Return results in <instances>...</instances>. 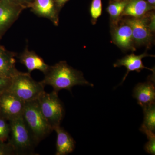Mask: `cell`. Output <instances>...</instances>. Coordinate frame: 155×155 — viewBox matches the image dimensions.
I'll return each instance as SVG.
<instances>
[{"label":"cell","instance_id":"8","mask_svg":"<svg viewBox=\"0 0 155 155\" xmlns=\"http://www.w3.org/2000/svg\"><path fill=\"white\" fill-rule=\"evenodd\" d=\"M25 103L9 91L0 96V116L8 121L22 116Z\"/></svg>","mask_w":155,"mask_h":155},{"label":"cell","instance_id":"4","mask_svg":"<svg viewBox=\"0 0 155 155\" xmlns=\"http://www.w3.org/2000/svg\"><path fill=\"white\" fill-rule=\"evenodd\" d=\"M11 139L9 142L16 150L18 155L33 154L37 144L22 118L9 120Z\"/></svg>","mask_w":155,"mask_h":155},{"label":"cell","instance_id":"12","mask_svg":"<svg viewBox=\"0 0 155 155\" xmlns=\"http://www.w3.org/2000/svg\"><path fill=\"white\" fill-rule=\"evenodd\" d=\"M18 58L20 63L26 67L29 73L34 70H38L45 74L50 67L45 63L42 58L34 51H29L27 47L19 55Z\"/></svg>","mask_w":155,"mask_h":155},{"label":"cell","instance_id":"21","mask_svg":"<svg viewBox=\"0 0 155 155\" xmlns=\"http://www.w3.org/2000/svg\"><path fill=\"white\" fill-rule=\"evenodd\" d=\"M8 120L0 116V141L5 142L8 138L10 134V123Z\"/></svg>","mask_w":155,"mask_h":155},{"label":"cell","instance_id":"13","mask_svg":"<svg viewBox=\"0 0 155 155\" xmlns=\"http://www.w3.org/2000/svg\"><path fill=\"white\" fill-rule=\"evenodd\" d=\"M147 57H154V56L148 54L147 52L143 53L139 55H136L132 53L130 55L125 56L124 58L116 61L114 64V67H125L127 69V72L123 78L121 84L124 82L128 73L131 71L140 72L144 69H149L153 72L154 71L153 69L147 68L143 65L142 59Z\"/></svg>","mask_w":155,"mask_h":155},{"label":"cell","instance_id":"14","mask_svg":"<svg viewBox=\"0 0 155 155\" xmlns=\"http://www.w3.org/2000/svg\"><path fill=\"white\" fill-rule=\"evenodd\" d=\"M16 53L0 45V76L12 78L19 73L16 67Z\"/></svg>","mask_w":155,"mask_h":155},{"label":"cell","instance_id":"5","mask_svg":"<svg viewBox=\"0 0 155 155\" xmlns=\"http://www.w3.org/2000/svg\"><path fill=\"white\" fill-rule=\"evenodd\" d=\"M37 100L43 116L53 130L60 126L65 112L58 92L53 91L48 93L45 91Z\"/></svg>","mask_w":155,"mask_h":155},{"label":"cell","instance_id":"16","mask_svg":"<svg viewBox=\"0 0 155 155\" xmlns=\"http://www.w3.org/2000/svg\"><path fill=\"white\" fill-rule=\"evenodd\" d=\"M154 9L155 7L150 5L145 0H129L122 13V17H141Z\"/></svg>","mask_w":155,"mask_h":155},{"label":"cell","instance_id":"15","mask_svg":"<svg viewBox=\"0 0 155 155\" xmlns=\"http://www.w3.org/2000/svg\"><path fill=\"white\" fill-rule=\"evenodd\" d=\"M57 134L56 155H66L72 153L75 142L71 136L63 127L59 126L54 129Z\"/></svg>","mask_w":155,"mask_h":155},{"label":"cell","instance_id":"27","mask_svg":"<svg viewBox=\"0 0 155 155\" xmlns=\"http://www.w3.org/2000/svg\"><path fill=\"white\" fill-rule=\"evenodd\" d=\"M26 2H27V4H28V5H29V4H30V3H31V2H32V1H33V0H26Z\"/></svg>","mask_w":155,"mask_h":155},{"label":"cell","instance_id":"2","mask_svg":"<svg viewBox=\"0 0 155 155\" xmlns=\"http://www.w3.org/2000/svg\"><path fill=\"white\" fill-rule=\"evenodd\" d=\"M22 116L36 144L53 130L43 116L37 100L25 103Z\"/></svg>","mask_w":155,"mask_h":155},{"label":"cell","instance_id":"23","mask_svg":"<svg viewBox=\"0 0 155 155\" xmlns=\"http://www.w3.org/2000/svg\"><path fill=\"white\" fill-rule=\"evenodd\" d=\"M11 81L12 78L0 76V96L8 91Z\"/></svg>","mask_w":155,"mask_h":155},{"label":"cell","instance_id":"19","mask_svg":"<svg viewBox=\"0 0 155 155\" xmlns=\"http://www.w3.org/2000/svg\"><path fill=\"white\" fill-rule=\"evenodd\" d=\"M102 0H92L90 8L91 22L93 25L96 23L97 20L102 14Z\"/></svg>","mask_w":155,"mask_h":155},{"label":"cell","instance_id":"17","mask_svg":"<svg viewBox=\"0 0 155 155\" xmlns=\"http://www.w3.org/2000/svg\"><path fill=\"white\" fill-rule=\"evenodd\" d=\"M129 0L111 1L107 8V11L110 15L112 25L118 24L122 18V15Z\"/></svg>","mask_w":155,"mask_h":155},{"label":"cell","instance_id":"6","mask_svg":"<svg viewBox=\"0 0 155 155\" xmlns=\"http://www.w3.org/2000/svg\"><path fill=\"white\" fill-rule=\"evenodd\" d=\"M150 11L143 17L138 18L130 17L123 20L131 28L134 44L137 45L148 46L151 43L153 35L149 26Z\"/></svg>","mask_w":155,"mask_h":155},{"label":"cell","instance_id":"7","mask_svg":"<svg viewBox=\"0 0 155 155\" xmlns=\"http://www.w3.org/2000/svg\"><path fill=\"white\" fill-rule=\"evenodd\" d=\"M24 6L9 0H0V37L11 27L19 18Z\"/></svg>","mask_w":155,"mask_h":155},{"label":"cell","instance_id":"18","mask_svg":"<svg viewBox=\"0 0 155 155\" xmlns=\"http://www.w3.org/2000/svg\"><path fill=\"white\" fill-rule=\"evenodd\" d=\"M144 114V121L140 128L155 131V103L142 107Z\"/></svg>","mask_w":155,"mask_h":155},{"label":"cell","instance_id":"25","mask_svg":"<svg viewBox=\"0 0 155 155\" xmlns=\"http://www.w3.org/2000/svg\"><path fill=\"white\" fill-rule=\"evenodd\" d=\"M9 1L16 3V4H18V5L24 6L26 8H28V4H27L26 0H9Z\"/></svg>","mask_w":155,"mask_h":155},{"label":"cell","instance_id":"29","mask_svg":"<svg viewBox=\"0 0 155 155\" xmlns=\"http://www.w3.org/2000/svg\"><path fill=\"white\" fill-rule=\"evenodd\" d=\"M1 37H0V39H1Z\"/></svg>","mask_w":155,"mask_h":155},{"label":"cell","instance_id":"1","mask_svg":"<svg viewBox=\"0 0 155 155\" xmlns=\"http://www.w3.org/2000/svg\"><path fill=\"white\" fill-rule=\"evenodd\" d=\"M41 82L45 86L52 87L54 91L58 92L63 89L71 91L76 85L94 86L84 77L82 72L69 66L66 61H61L53 66H50Z\"/></svg>","mask_w":155,"mask_h":155},{"label":"cell","instance_id":"9","mask_svg":"<svg viewBox=\"0 0 155 155\" xmlns=\"http://www.w3.org/2000/svg\"><path fill=\"white\" fill-rule=\"evenodd\" d=\"M38 17L50 20L54 25H59V12L54 0H33L28 8Z\"/></svg>","mask_w":155,"mask_h":155},{"label":"cell","instance_id":"24","mask_svg":"<svg viewBox=\"0 0 155 155\" xmlns=\"http://www.w3.org/2000/svg\"><path fill=\"white\" fill-rule=\"evenodd\" d=\"M69 0H54L56 7L59 11Z\"/></svg>","mask_w":155,"mask_h":155},{"label":"cell","instance_id":"28","mask_svg":"<svg viewBox=\"0 0 155 155\" xmlns=\"http://www.w3.org/2000/svg\"><path fill=\"white\" fill-rule=\"evenodd\" d=\"M113 1H123V0H112Z\"/></svg>","mask_w":155,"mask_h":155},{"label":"cell","instance_id":"20","mask_svg":"<svg viewBox=\"0 0 155 155\" xmlns=\"http://www.w3.org/2000/svg\"><path fill=\"white\" fill-rule=\"evenodd\" d=\"M140 130L147 135L148 139L144 147L145 150L148 153L155 154V135L154 132L144 128H140Z\"/></svg>","mask_w":155,"mask_h":155},{"label":"cell","instance_id":"22","mask_svg":"<svg viewBox=\"0 0 155 155\" xmlns=\"http://www.w3.org/2000/svg\"><path fill=\"white\" fill-rule=\"evenodd\" d=\"M0 155H18L16 150L9 142L0 141Z\"/></svg>","mask_w":155,"mask_h":155},{"label":"cell","instance_id":"10","mask_svg":"<svg viewBox=\"0 0 155 155\" xmlns=\"http://www.w3.org/2000/svg\"><path fill=\"white\" fill-rule=\"evenodd\" d=\"M119 22L112 25L113 42L122 49L135 51L131 28L123 20L119 25Z\"/></svg>","mask_w":155,"mask_h":155},{"label":"cell","instance_id":"26","mask_svg":"<svg viewBox=\"0 0 155 155\" xmlns=\"http://www.w3.org/2000/svg\"><path fill=\"white\" fill-rule=\"evenodd\" d=\"M150 5L155 7V0H145Z\"/></svg>","mask_w":155,"mask_h":155},{"label":"cell","instance_id":"11","mask_svg":"<svg viewBox=\"0 0 155 155\" xmlns=\"http://www.w3.org/2000/svg\"><path fill=\"white\" fill-rule=\"evenodd\" d=\"M133 97L142 107L154 103V77L152 76L146 82L137 84L134 89Z\"/></svg>","mask_w":155,"mask_h":155},{"label":"cell","instance_id":"3","mask_svg":"<svg viewBox=\"0 0 155 155\" xmlns=\"http://www.w3.org/2000/svg\"><path fill=\"white\" fill-rule=\"evenodd\" d=\"M45 87L34 80L30 73L19 72L12 78L8 91L25 103L37 100L45 91Z\"/></svg>","mask_w":155,"mask_h":155}]
</instances>
